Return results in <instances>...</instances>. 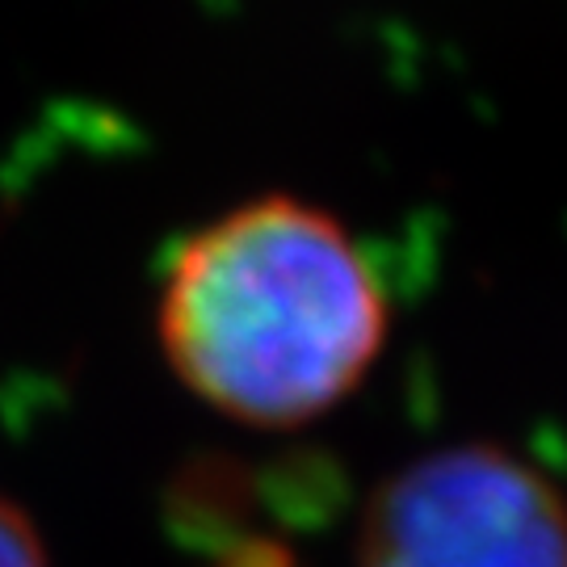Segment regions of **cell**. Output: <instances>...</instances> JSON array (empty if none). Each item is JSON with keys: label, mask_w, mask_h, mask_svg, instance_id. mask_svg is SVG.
<instances>
[{"label": "cell", "mask_w": 567, "mask_h": 567, "mask_svg": "<svg viewBox=\"0 0 567 567\" xmlns=\"http://www.w3.org/2000/svg\"><path fill=\"white\" fill-rule=\"evenodd\" d=\"M0 567H47V543L34 517L4 492H0Z\"/></svg>", "instance_id": "obj_3"}, {"label": "cell", "mask_w": 567, "mask_h": 567, "mask_svg": "<svg viewBox=\"0 0 567 567\" xmlns=\"http://www.w3.org/2000/svg\"><path fill=\"white\" fill-rule=\"evenodd\" d=\"M383 282L349 227L261 194L189 231L156 299L173 374L252 429H299L353 395L386 344Z\"/></svg>", "instance_id": "obj_1"}, {"label": "cell", "mask_w": 567, "mask_h": 567, "mask_svg": "<svg viewBox=\"0 0 567 567\" xmlns=\"http://www.w3.org/2000/svg\"><path fill=\"white\" fill-rule=\"evenodd\" d=\"M353 567H567V496L505 446H442L365 501Z\"/></svg>", "instance_id": "obj_2"}]
</instances>
